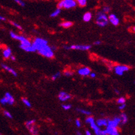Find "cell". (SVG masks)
<instances>
[{
  "label": "cell",
  "instance_id": "6da1fadb",
  "mask_svg": "<svg viewBox=\"0 0 135 135\" xmlns=\"http://www.w3.org/2000/svg\"><path fill=\"white\" fill-rule=\"evenodd\" d=\"M10 35L14 39H16L20 42V48L26 52H35V50L32 47V43L28 39L23 36L17 35L13 31L10 32Z\"/></svg>",
  "mask_w": 135,
  "mask_h": 135
},
{
  "label": "cell",
  "instance_id": "7a4b0ae2",
  "mask_svg": "<svg viewBox=\"0 0 135 135\" xmlns=\"http://www.w3.org/2000/svg\"><path fill=\"white\" fill-rule=\"evenodd\" d=\"M96 23L98 26L101 27L106 26L108 23V18L107 15L103 12H99L96 14Z\"/></svg>",
  "mask_w": 135,
  "mask_h": 135
},
{
  "label": "cell",
  "instance_id": "3957f363",
  "mask_svg": "<svg viewBox=\"0 0 135 135\" xmlns=\"http://www.w3.org/2000/svg\"><path fill=\"white\" fill-rule=\"evenodd\" d=\"M77 6V2L74 0H64L61 1L57 3V8L61 9L62 8H64L66 9L74 8Z\"/></svg>",
  "mask_w": 135,
  "mask_h": 135
},
{
  "label": "cell",
  "instance_id": "277c9868",
  "mask_svg": "<svg viewBox=\"0 0 135 135\" xmlns=\"http://www.w3.org/2000/svg\"><path fill=\"white\" fill-rule=\"evenodd\" d=\"M46 45H48V41L42 38H36L32 44V47L35 50V51H39Z\"/></svg>",
  "mask_w": 135,
  "mask_h": 135
},
{
  "label": "cell",
  "instance_id": "5b68a950",
  "mask_svg": "<svg viewBox=\"0 0 135 135\" xmlns=\"http://www.w3.org/2000/svg\"><path fill=\"white\" fill-rule=\"evenodd\" d=\"M38 52L42 56L45 57L47 58H52L54 57V52L49 45H45L44 48H42L41 50H39L38 51Z\"/></svg>",
  "mask_w": 135,
  "mask_h": 135
},
{
  "label": "cell",
  "instance_id": "8992f818",
  "mask_svg": "<svg viewBox=\"0 0 135 135\" xmlns=\"http://www.w3.org/2000/svg\"><path fill=\"white\" fill-rule=\"evenodd\" d=\"M121 118L120 117H116L113 120L108 119V125L106 128H117L118 125L121 123Z\"/></svg>",
  "mask_w": 135,
  "mask_h": 135
},
{
  "label": "cell",
  "instance_id": "52a82bcc",
  "mask_svg": "<svg viewBox=\"0 0 135 135\" xmlns=\"http://www.w3.org/2000/svg\"><path fill=\"white\" fill-rule=\"evenodd\" d=\"M129 67L128 66H125V65H119V66H116L114 68V71H115V73L117 75H120L121 76L123 74V73L129 70Z\"/></svg>",
  "mask_w": 135,
  "mask_h": 135
},
{
  "label": "cell",
  "instance_id": "ba28073f",
  "mask_svg": "<svg viewBox=\"0 0 135 135\" xmlns=\"http://www.w3.org/2000/svg\"><path fill=\"white\" fill-rule=\"evenodd\" d=\"M91 48L90 45H72L68 46V49L70 50H88Z\"/></svg>",
  "mask_w": 135,
  "mask_h": 135
},
{
  "label": "cell",
  "instance_id": "9c48e42d",
  "mask_svg": "<svg viewBox=\"0 0 135 135\" xmlns=\"http://www.w3.org/2000/svg\"><path fill=\"white\" fill-rule=\"evenodd\" d=\"M59 99L61 101H66L70 99H71V95L70 94L67 93L66 92H61L59 94V96H58Z\"/></svg>",
  "mask_w": 135,
  "mask_h": 135
},
{
  "label": "cell",
  "instance_id": "30bf717a",
  "mask_svg": "<svg viewBox=\"0 0 135 135\" xmlns=\"http://www.w3.org/2000/svg\"><path fill=\"white\" fill-rule=\"evenodd\" d=\"M108 18V20L110 22V23H112L114 26H118L119 24V19H118V17L116 16L115 15L110 14Z\"/></svg>",
  "mask_w": 135,
  "mask_h": 135
},
{
  "label": "cell",
  "instance_id": "8fae6325",
  "mask_svg": "<svg viewBox=\"0 0 135 135\" xmlns=\"http://www.w3.org/2000/svg\"><path fill=\"white\" fill-rule=\"evenodd\" d=\"M78 73L81 76H88V75H90L91 72H90V68L87 67H84L78 70Z\"/></svg>",
  "mask_w": 135,
  "mask_h": 135
},
{
  "label": "cell",
  "instance_id": "7c38bea8",
  "mask_svg": "<svg viewBox=\"0 0 135 135\" xmlns=\"http://www.w3.org/2000/svg\"><path fill=\"white\" fill-rule=\"evenodd\" d=\"M4 98L6 99V101L7 104H9V105H13L14 102H15V99L9 92H6L5 94V96H4Z\"/></svg>",
  "mask_w": 135,
  "mask_h": 135
},
{
  "label": "cell",
  "instance_id": "4fadbf2b",
  "mask_svg": "<svg viewBox=\"0 0 135 135\" xmlns=\"http://www.w3.org/2000/svg\"><path fill=\"white\" fill-rule=\"evenodd\" d=\"M95 123H96V125L99 128L101 127H107V125H108V120L106 119H98Z\"/></svg>",
  "mask_w": 135,
  "mask_h": 135
},
{
  "label": "cell",
  "instance_id": "5bb4252c",
  "mask_svg": "<svg viewBox=\"0 0 135 135\" xmlns=\"http://www.w3.org/2000/svg\"><path fill=\"white\" fill-rule=\"evenodd\" d=\"M1 67L3 68L4 70H6V71H8V72H10V74H12L13 76H15V77H17V74L16 71L14 69H13L12 68L9 67L8 66H7V65L5 64H1Z\"/></svg>",
  "mask_w": 135,
  "mask_h": 135
},
{
  "label": "cell",
  "instance_id": "9a60e30c",
  "mask_svg": "<svg viewBox=\"0 0 135 135\" xmlns=\"http://www.w3.org/2000/svg\"><path fill=\"white\" fill-rule=\"evenodd\" d=\"M29 132L32 135H38L39 130L37 128V127L35 125H32L30 128H29Z\"/></svg>",
  "mask_w": 135,
  "mask_h": 135
},
{
  "label": "cell",
  "instance_id": "2e32d148",
  "mask_svg": "<svg viewBox=\"0 0 135 135\" xmlns=\"http://www.w3.org/2000/svg\"><path fill=\"white\" fill-rule=\"evenodd\" d=\"M11 55H12V50L10 48H6L3 50V56L6 59L10 58Z\"/></svg>",
  "mask_w": 135,
  "mask_h": 135
},
{
  "label": "cell",
  "instance_id": "e0dca14e",
  "mask_svg": "<svg viewBox=\"0 0 135 135\" xmlns=\"http://www.w3.org/2000/svg\"><path fill=\"white\" fill-rule=\"evenodd\" d=\"M91 19H92V13H90V12H87L86 13L84 14V15L83 16V19L86 22H90Z\"/></svg>",
  "mask_w": 135,
  "mask_h": 135
},
{
  "label": "cell",
  "instance_id": "ac0fdd59",
  "mask_svg": "<svg viewBox=\"0 0 135 135\" xmlns=\"http://www.w3.org/2000/svg\"><path fill=\"white\" fill-rule=\"evenodd\" d=\"M120 118H121V123H122V124H125L126 123L128 122V116L126 115L125 113H123V114H121V116H120Z\"/></svg>",
  "mask_w": 135,
  "mask_h": 135
},
{
  "label": "cell",
  "instance_id": "d6986e66",
  "mask_svg": "<svg viewBox=\"0 0 135 135\" xmlns=\"http://www.w3.org/2000/svg\"><path fill=\"white\" fill-rule=\"evenodd\" d=\"M73 25V23L72 22H64L61 23V26L62 27H64L65 28H70L71 26Z\"/></svg>",
  "mask_w": 135,
  "mask_h": 135
},
{
  "label": "cell",
  "instance_id": "ffe728a7",
  "mask_svg": "<svg viewBox=\"0 0 135 135\" xmlns=\"http://www.w3.org/2000/svg\"><path fill=\"white\" fill-rule=\"evenodd\" d=\"M77 110L78 112L82 113V114H86V115H90V114H91V112H90V111H88V110H86L84 109H80V108H77Z\"/></svg>",
  "mask_w": 135,
  "mask_h": 135
},
{
  "label": "cell",
  "instance_id": "44dd1931",
  "mask_svg": "<svg viewBox=\"0 0 135 135\" xmlns=\"http://www.w3.org/2000/svg\"><path fill=\"white\" fill-rule=\"evenodd\" d=\"M61 13V9H59V8H57V9L55 10V11L53 12L52 13H51V15H50V17H56L57 16H58L59 14Z\"/></svg>",
  "mask_w": 135,
  "mask_h": 135
},
{
  "label": "cell",
  "instance_id": "7402d4cb",
  "mask_svg": "<svg viewBox=\"0 0 135 135\" xmlns=\"http://www.w3.org/2000/svg\"><path fill=\"white\" fill-rule=\"evenodd\" d=\"M35 120H30V121H28L26 123V128L28 129L29 128H30L32 125H35Z\"/></svg>",
  "mask_w": 135,
  "mask_h": 135
},
{
  "label": "cell",
  "instance_id": "603a6c76",
  "mask_svg": "<svg viewBox=\"0 0 135 135\" xmlns=\"http://www.w3.org/2000/svg\"><path fill=\"white\" fill-rule=\"evenodd\" d=\"M94 133H95L96 135H107L106 130H101V129H99L97 131H95Z\"/></svg>",
  "mask_w": 135,
  "mask_h": 135
},
{
  "label": "cell",
  "instance_id": "cb8c5ba5",
  "mask_svg": "<svg viewBox=\"0 0 135 135\" xmlns=\"http://www.w3.org/2000/svg\"><path fill=\"white\" fill-rule=\"evenodd\" d=\"M78 4L81 7H84L86 6L87 1L86 0H78Z\"/></svg>",
  "mask_w": 135,
  "mask_h": 135
},
{
  "label": "cell",
  "instance_id": "d4e9b609",
  "mask_svg": "<svg viewBox=\"0 0 135 135\" xmlns=\"http://www.w3.org/2000/svg\"><path fill=\"white\" fill-rule=\"evenodd\" d=\"M22 102L23 103V104L26 105L27 107H29V108L31 107V103H30V102L28 99H26V98H22Z\"/></svg>",
  "mask_w": 135,
  "mask_h": 135
},
{
  "label": "cell",
  "instance_id": "484cf974",
  "mask_svg": "<svg viewBox=\"0 0 135 135\" xmlns=\"http://www.w3.org/2000/svg\"><path fill=\"white\" fill-rule=\"evenodd\" d=\"M61 77V72H57L56 74H55L54 75H52V79L53 81H55V79H57L58 78H59V77Z\"/></svg>",
  "mask_w": 135,
  "mask_h": 135
},
{
  "label": "cell",
  "instance_id": "4316f807",
  "mask_svg": "<svg viewBox=\"0 0 135 135\" xmlns=\"http://www.w3.org/2000/svg\"><path fill=\"white\" fill-rule=\"evenodd\" d=\"M10 23L13 25V26H14L15 27H16L17 28L19 29V30H22V27L20 26L19 24H18V23H15V22H12V21H10Z\"/></svg>",
  "mask_w": 135,
  "mask_h": 135
},
{
  "label": "cell",
  "instance_id": "83f0119b",
  "mask_svg": "<svg viewBox=\"0 0 135 135\" xmlns=\"http://www.w3.org/2000/svg\"><path fill=\"white\" fill-rule=\"evenodd\" d=\"M117 103L123 105V104H125V99L124 97H120L119 99L117 100Z\"/></svg>",
  "mask_w": 135,
  "mask_h": 135
},
{
  "label": "cell",
  "instance_id": "f1b7e54d",
  "mask_svg": "<svg viewBox=\"0 0 135 135\" xmlns=\"http://www.w3.org/2000/svg\"><path fill=\"white\" fill-rule=\"evenodd\" d=\"M3 114L6 116V117L9 118V119H13V116H12V114H11L10 112H9L8 111H7V110H4V111H3Z\"/></svg>",
  "mask_w": 135,
  "mask_h": 135
},
{
  "label": "cell",
  "instance_id": "f546056e",
  "mask_svg": "<svg viewBox=\"0 0 135 135\" xmlns=\"http://www.w3.org/2000/svg\"><path fill=\"white\" fill-rule=\"evenodd\" d=\"M92 121H94V119L93 117H92V116H89V117H88L86 119V122L87 123H88V124H90V123H92Z\"/></svg>",
  "mask_w": 135,
  "mask_h": 135
},
{
  "label": "cell",
  "instance_id": "4dcf8cb0",
  "mask_svg": "<svg viewBox=\"0 0 135 135\" xmlns=\"http://www.w3.org/2000/svg\"><path fill=\"white\" fill-rule=\"evenodd\" d=\"M110 12V8L108 6H105L103 7V13H105V14H107Z\"/></svg>",
  "mask_w": 135,
  "mask_h": 135
},
{
  "label": "cell",
  "instance_id": "1f68e13d",
  "mask_svg": "<svg viewBox=\"0 0 135 135\" xmlns=\"http://www.w3.org/2000/svg\"><path fill=\"white\" fill-rule=\"evenodd\" d=\"M71 105L70 104H64V105H62V108L63 109L65 110H70L71 108Z\"/></svg>",
  "mask_w": 135,
  "mask_h": 135
},
{
  "label": "cell",
  "instance_id": "d6a6232c",
  "mask_svg": "<svg viewBox=\"0 0 135 135\" xmlns=\"http://www.w3.org/2000/svg\"><path fill=\"white\" fill-rule=\"evenodd\" d=\"M15 2H17V3L19 4V6H22V7L25 6V5H26L23 1H20V0H16V1H15Z\"/></svg>",
  "mask_w": 135,
  "mask_h": 135
},
{
  "label": "cell",
  "instance_id": "836d02e7",
  "mask_svg": "<svg viewBox=\"0 0 135 135\" xmlns=\"http://www.w3.org/2000/svg\"><path fill=\"white\" fill-rule=\"evenodd\" d=\"M75 123H76L77 127H78V128H80L81 126V121L79 119H76Z\"/></svg>",
  "mask_w": 135,
  "mask_h": 135
},
{
  "label": "cell",
  "instance_id": "e575fe53",
  "mask_svg": "<svg viewBox=\"0 0 135 135\" xmlns=\"http://www.w3.org/2000/svg\"><path fill=\"white\" fill-rule=\"evenodd\" d=\"M64 74L66 76H67V77H70V76H72L73 74V73L72 72H70V71H66L64 72Z\"/></svg>",
  "mask_w": 135,
  "mask_h": 135
},
{
  "label": "cell",
  "instance_id": "d590c367",
  "mask_svg": "<svg viewBox=\"0 0 135 135\" xmlns=\"http://www.w3.org/2000/svg\"><path fill=\"white\" fill-rule=\"evenodd\" d=\"M125 108V104H123V105H121V106L119 107V109L121 110H123L124 108Z\"/></svg>",
  "mask_w": 135,
  "mask_h": 135
},
{
  "label": "cell",
  "instance_id": "8d00e7d4",
  "mask_svg": "<svg viewBox=\"0 0 135 135\" xmlns=\"http://www.w3.org/2000/svg\"><path fill=\"white\" fill-rule=\"evenodd\" d=\"M90 77H92V78H94V77H96V74L94 73V72H92V73H90Z\"/></svg>",
  "mask_w": 135,
  "mask_h": 135
},
{
  "label": "cell",
  "instance_id": "74e56055",
  "mask_svg": "<svg viewBox=\"0 0 135 135\" xmlns=\"http://www.w3.org/2000/svg\"><path fill=\"white\" fill-rule=\"evenodd\" d=\"M101 44V41H96V42H95L94 43V45H100Z\"/></svg>",
  "mask_w": 135,
  "mask_h": 135
},
{
  "label": "cell",
  "instance_id": "f35d334b",
  "mask_svg": "<svg viewBox=\"0 0 135 135\" xmlns=\"http://www.w3.org/2000/svg\"><path fill=\"white\" fill-rule=\"evenodd\" d=\"M10 58V59H11V60H13V61H15V60H16V58H15V56H13V55H11Z\"/></svg>",
  "mask_w": 135,
  "mask_h": 135
},
{
  "label": "cell",
  "instance_id": "ab89813d",
  "mask_svg": "<svg viewBox=\"0 0 135 135\" xmlns=\"http://www.w3.org/2000/svg\"><path fill=\"white\" fill-rule=\"evenodd\" d=\"M86 135H92V134H91V132L89 130H86Z\"/></svg>",
  "mask_w": 135,
  "mask_h": 135
},
{
  "label": "cell",
  "instance_id": "60d3db41",
  "mask_svg": "<svg viewBox=\"0 0 135 135\" xmlns=\"http://www.w3.org/2000/svg\"><path fill=\"white\" fill-rule=\"evenodd\" d=\"M0 20H2V21H5V20H6V19H5V18H4L3 17L1 16V15H0Z\"/></svg>",
  "mask_w": 135,
  "mask_h": 135
},
{
  "label": "cell",
  "instance_id": "b9f144b4",
  "mask_svg": "<svg viewBox=\"0 0 135 135\" xmlns=\"http://www.w3.org/2000/svg\"><path fill=\"white\" fill-rule=\"evenodd\" d=\"M77 135H82V133L81 132H79V131H77Z\"/></svg>",
  "mask_w": 135,
  "mask_h": 135
},
{
  "label": "cell",
  "instance_id": "7bdbcfd3",
  "mask_svg": "<svg viewBox=\"0 0 135 135\" xmlns=\"http://www.w3.org/2000/svg\"><path fill=\"white\" fill-rule=\"evenodd\" d=\"M115 92H116V93H118V94L119 93V91H118V90H115Z\"/></svg>",
  "mask_w": 135,
  "mask_h": 135
},
{
  "label": "cell",
  "instance_id": "ee69618b",
  "mask_svg": "<svg viewBox=\"0 0 135 135\" xmlns=\"http://www.w3.org/2000/svg\"><path fill=\"white\" fill-rule=\"evenodd\" d=\"M119 135V133H117V134H116V135Z\"/></svg>",
  "mask_w": 135,
  "mask_h": 135
},
{
  "label": "cell",
  "instance_id": "f6af8a7d",
  "mask_svg": "<svg viewBox=\"0 0 135 135\" xmlns=\"http://www.w3.org/2000/svg\"><path fill=\"white\" fill-rule=\"evenodd\" d=\"M0 135H1V134H0Z\"/></svg>",
  "mask_w": 135,
  "mask_h": 135
}]
</instances>
